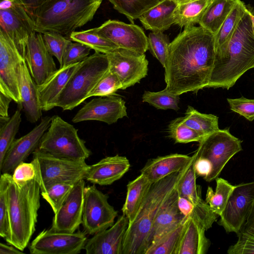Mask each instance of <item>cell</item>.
Here are the masks:
<instances>
[{
  "label": "cell",
  "instance_id": "obj_47",
  "mask_svg": "<svg viewBox=\"0 0 254 254\" xmlns=\"http://www.w3.org/2000/svg\"><path fill=\"white\" fill-rule=\"evenodd\" d=\"M238 236V241L229 247L227 254H254V225L244 228Z\"/></svg>",
  "mask_w": 254,
  "mask_h": 254
},
{
  "label": "cell",
  "instance_id": "obj_44",
  "mask_svg": "<svg viewBox=\"0 0 254 254\" xmlns=\"http://www.w3.org/2000/svg\"><path fill=\"white\" fill-rule=\"evenodd\" d=\"M74 184L57 183L50 186L45 191L41 192L43 198L50 205L54 214L61 207Z\"/></svg>",
  "mask_w": 254,
  "mask_h": 254
},
{
  "label": "cell",
  "instance_id": "obj_1",
  "mask_svg": "<svg viewBox=\"0 0 254 254\" xmlns=\"http://www.w3.org/2000/svg\"><path fill=\"white\" fill-rule=\"evenodd\" d=\"M215 55L213 34L200 26L185 27L170 45L164 67L165 89L180 95L207 88Z\"/></svg>",
  "mask_w": 254,
  "mask_h": 254
},
{
  "label": "cell",
  "instance_id": "obj_45",
  "mask_svg": "<svg viewBox=\"0 0 254 254\" xmlns=\"http://www.w3.org/2000/svg\"><path fill=\"white\" fill-rule=\"evenodd\" d=\"M122 88L119 77L109 69L91 91L88 98L115 95L116 91Z\"/></svg>",
  "mask_w": 254,
  "mask_h": 254
},
{
  "label": "cell",
  "instance_id": "obj_18",
  "mask_svg": "<svg viewBox=\"0 0 254 254\" xmlns=\"http://www.w3.org/2000/svg\"><path fill=\"white\" fill-rule=\"evenodd\" d=\"M25 61L37 86L45 82L58 69L41 33L34 32L30 36L26 47Z\"/></svg>",
  "mask_w": 254,
  "mask_h": 254
},
{
  "label": "cell",
  "instance_id": "obj_22",
  "mask_svg": "<svg viewBox=\"0 0 254 254\" xmlns=\"http://www.w3.org/2000/svg\"><path fill=\"white\" fill-rule=\"evenodd\" d=\"M176 187L177 185L157 212L147 240V249L187 219L178 207L179 195Z\"/></svg>",
  "mask_w": 254,
  "mask_h": 254
},
{
  "label": "cell",
  "instance_id": "obj_23",
  "mask_svg": "<svg viewBox=\"0 0 254 254\" xmlns=\"http://www.w3.org/2000/svg\"><path fill=\"white\" fill-rule=\"evenodd\" d=\"M129 167V160L125 156L107 157L90 166L85 179L94 185H110L120 179Z\"/></svg>",
  "mask_w": 254,
  "mask_h": 254
},
{
  "label": "cell",
  "instance_id": "obj_10",
  "mask_svg": "<svg viewBox=\"0 0 254 254\" xmlns=\"http://www.w3.org/2000/svg\"><path fill=\"white\" fill-rule=\"evenodd\" d=\"M108 199L94 184L85 187L81 224L86 234L94 235L114 224L118 211Z\"/></svg>",
  "mask_w": 254,
  "mask_h": 254
},
{
  "label": "cell",
  "instance_id": "obj_50",
  "mask_svg": "<svg viewBox=\"0 0 254 254\" xmlns=\"http://www.w3.org/2000/svg\"><path fill=\"white\" fill-rule=\"evenodd\" d=\"M36 174L35 167L32 161L22 162L15 168L12 177L17 184L22 185L34 179Z\"/></svg>",
  "mask_w": 254,
  "mask_h": 254
},
{
  "label": "cell",
  "instance_id": "obj_40",
  "mask_svg": "<svg viewBox=\"0 0 254 254\" xmlns=\"http://www.w3.org/2000/svg\"><path fill=\"white\" fill-rule=\"evenodd\" d=\"M142 101L157 109H172L178 111L180 95L172 93L165 88L158 92L145 91L142 96Z\"/></svg>",
  "mask_w": 254,
  "mask_h": 254
},
{
  "label": "cell",
  "instance_id": "obj_25",
  "mask_svg": "<svg viewBox=\"0 0 254 254\" xmlns=\"http://www.w3.org/2000/svg\"><path fill=\"white\" fill-rule=\"evenodd\" d=\"M80 63L60 67L45 82L38 86V98L42 111H48L56 107L58 97Z\"/></svg>",
  "mask_w": 254,
  "mask_h": 254
},
{
  "label": "cell",
  "instance_id": "obj_13",
  "mask_svg": "<svg viewBox=\"0 0 254 254\" xmlns=\"http://www.w3.org/2000/svg\"><path fill=\"white\" fill-rule=\"evenodd\" d=\"M86 234L54 231L50 228L41 231L29 246L32 254H77L84 249Z\"/></svg>",
  "mask_w": 254,
  "mask_h": 254
},
{
  "label": "cell",
  "instance_id": "obj_35",
  "mask_svg": "<svg viewBox=\"0 0 254 254\" xmlns=\"http://www.w3.org/2000/svg\"><path fill=\"white\" fill-rule=\"evenodd\" d=\"M69 39L87 45L95 52L108 54L120 48L116 44L100 36L92 29L81 31H74Z\"/></svg>",
  "mask_w": 254,
  "mask_h": 254
},
{
  "label": "cell",
  "instance_id": "obj_53",
  "mask_svg": "<svg viewBox=\"0 0 254 254\" xmlns=\"http://www.w3.org/2000/svg\"><path fill=\"white\" fill-rule=\"evenodd\" d=\"M21 251L13 246H9L2 243H0V254H23Z\"/></svg>",
  "mask_w": 254,
  "mask_h": 254
},
{
  "label": "cell",
  "instance_id": "obj_56",
  "mask_svg": "<svg viewBox=\"0 0 254 254\" xmlns=\"http://www.w3.org/2000/svg\"><path fill=\"white\" fill-rule=\"evenodd\" d=\"M176 2H177L178 4L180 3H186L187 2H189L190 1L192 0H174Z\"/></svg>",
  "mask_w": 254,
  "mask_h": 254
},
{
  "label": "cell",
  "instance_id": "obj_51",
  "mask_svg": "<svg viewBox=\"0 0 254 254\" xmlns=\"http://www.w3.org/2000/svg\"><path fill=\"white\" fill-rule=\"evenodd\" d=\"M12 99L0 92V118L8 119V108L10 102Z\"/></svg>",
  "mask_w": 254,
  "mask_h": 254
},
{
  "label": "cell",
  "instance_id": "obj_33",
  "mask_svg": "<svg viewBox=\"0 0 254 254\" xmlns=\"http://www.w3.org/2000/svg\"><path fill=\"white\" fill-rule=\"evenodd\" d=\"M183 119L187 126L204 137L219 129L218 117L201 113L190 106H188Z\"/></svg>",
  "mask_w": 254,
  "mask_h": 254
},
{
  "label": "cell",
  "instance_id": "obj_17",
  "mask_svg": "<svg viewBox=\"0 0 254 254\" xmlns=\"http://www.w3.org/2000/svg\"><path fill=\"white\" fill-rule=\"evenodd\" d=\"M52 117L46 116L28 133L15 139L0 164L1 174L13 172L15 168L37 148L44 133L48 129Z\"/></svg>",
  "mask_w": 254,
  "mask_h": 254
},
{
  "label": "cell",
  "instance_id": "obj_9",
  "mask_svg": "<svg viewBox=\"0 0 254 254\" xmlns=\"http://www.w3.org/2000/svg\"><path fill=\"white\" fill-rule=\"evenodd\" d=\"M242 141L233 135L228 128L214 131L205 136L199 142L193 155L207 159L212 166L206 182L218 177L228 162L242 150Z\"/></svg>",
  "mask_w": 254,
  "mask_h": 254
},
{
  "label": "cell",
  "instance_id": "obj_2",
  "mask_svg": "<svg viewBox=\"0 0 254 254\" xmlns=\"http://www.w3.org/2000/svg\"><path fill=\"white\" fill-rule=\"evenodd\" d=\"M254 68V30L247 13L238 25L224 56L215 59L207 88L229 89L247 70Z\"/></svg>",
  "mask_w": 254,
  "mask_h": 254
},
{
  "label": "cell",
  "instance_id": "obj_12",
  "mask_svg": "<svg viewBox=\"0 0 254 254\" xmlns=\"http://www.w3.org/2000/svg\"><path fill=\"white\" fill-rule=\"evenodd\" d=\"M254 201V182L235 186L221 213L218 224L228 232L238 235L249 216Z\"/></svg>",
  "mask_w": 254,
  "mask_h": 254
},
{
  "label": "cell",
  "instance_id": "obj_8",
  "mask_svg": "<svg viewBox=\"0 0 254 254\" xmlns=\"http://www.w3.org/2000/svg\"><path fill=\"white\" fill-rule=\"evenodd\" d=\"M33 160L36 169V179L41 192L57 183L74 184L85 178L89 168L85 161H76L58 158L37 148Z\"/></svg>",
  "mask_w": 254,
  "mask_h": 254
},
{
  "label": "cell",
  "instance_id": "obj_43",
  "mask_svg": "<svg viewBox=\"0 0 254 254\" xmlns=\"http://www.w3.org/2000/svg\"><path fill=\"white\" fill-rule=\"evenodd\" d=\"M147 37L148 50L164 67L171 43L168 36L162 32L152 31Z\"/></svg>",
  "mask_w": 254,
  "mask_h": 254
},
{
  "label": "cell",
  "instance_id": "obj_7",
  "mask_svg": "<svg viewBox=\"0 0 254 254\" xmlns=\"http://www.w3.org/2000/svg\"><path fill=\"white\" fill-rule=\"evenodd\" d=\"M37 148L58 158L76 161H85L91 154L78 130L58 115L52 117Z\"/></svg>",
  "mask_w": 254,
  "mask_h": 254
},
{
  "label": "cell",
  "instance_id": "obj_38",
  "mask_svg": "<svg viewBox=\"0 0 254 254\" xmlns=\"http://www.w3.org/2000/svg\"><path fill=\"white\" fill-rule=\"evenodd\" d=\"M21 114L17 110L9 119H0V164L15 139L21 122Z\"/></svg>",
  "mask_w": 254,
  "mask_h": 254
},
{
  "label": "cell",
  "instance_id": "obj_52",
  "mask_svg": "<svg viewBox=\"0 0 254 254\" xmlns=\"http://www.w3.org/2000/svg\"><path fill=\"white\" fill-rule=\"evenodd\" d=\"M45 0H24L26 8L32 19L37 9Z\"/></svg>",
  "mask_w": 254,
  "mask_h": 254
},
{
  "label": "cell",
  "instance_id": "obj_6",
  "mask_svg": "<svg viewBox=\"0 0 254 254\" xmlns=\"http://www.w3.org/2000/svg\"><path fill=\"white\" fill-rule=\"evenodd\" d=\"M109 69L107 54L95 52L81 62L58 97L55 107L71 110L86 99Z\"/></svg>",
  "mask_w": 254,
  "mask_h": 254
},
{
  "label": "cell",
  "instance_id": "obj_42",
  "mask_svg": "<svg viewBox=\"0 0 254 254\" xmlns=\"http://www.w3.org/2000/svg\"><path fill=\"white\" fill-rule=\"evenodd\" d=\"M7 181L5 173L0 178V235L9 244L11 230L7 198Z\"/></svg>",
  "mask_w": 254,
  "mask_h": 254
},
{
  "label": "cell",
  "instance_id": "obj_3",
  "mask_svg": "<svg viewBox=\"0 0 254 254\" xmlns=\"http://www.w3.org/2000/svg\"><path fill=\"white\" fill-rule=\"evenodd\" d=\"M7 198L11 230L10 245L23 251L35 231L40 207L41 189L36 177L22 185L5 173Z\"/></svg>",
  "mask_w": 254,
  "mask_h": 254
},
{
  "label": "cell",
  "instance_id": "obj_24",
  "mask_svg": "<svg viewBox=\"0 0 254 254\" xmlns=\"http://www.w3.org/2000/svg\"><path fill=\"white\" fill-rule=\"evenodd\" d=\"M193 156L172 154L149 160L141 170V174L152 184L184 169Z\"/></svg>",
  "mask_w": 254,
  "mask_h": 254
},
{
  "label": "cell",
  "instance_id": "obj_5",
  "mask_svg": "<svg viewBox=\"0 0 254 254\" xmlns=\"http://www.w3.org/2000/svg\"><path fill=\"white\" fill-rule=\"evenodd\" d=\"M187 166L152 184L136 217L128 225L122 254H145L147 240L157 212L176 187Z\"/></svg>",
  "mask_w": 254,
  "mask_h": 254
},
{
  "label": "cell",
  "instance_id": "obj_14",
  "mask_svg": "<svg viewBox=\"0 0 254 254\" xmlns=\"http://www.w3.org/2000/svg\"><path fill=\"white\" fill-rule=\"evenodd\" d=\"M107 56L109 69L119 77L123 90L139 83L147 75L148 62L145 54L118 48Z\"/></svg>",
  "mask_w": 254,
  "mask_h": 254
},
{
  "label": "cell",
  "instance_id": "obj_31",
  "mask_svg": "<svg viewBox=\"0 0 254 254\" xmlns=\"http://www.w3.org/2000/svg\"><path fill=\"white\" fill-rule=\"evenodd\" d=\"M236 0H212L198 24L214 35L216 34L233 9Z\"/></svg>",
  "mask_w": 254,
  "mask_h": 254
},
{
  "label": "cell",
  "instance_id": "obj_29",
  "mask_svg": "<svg viewBox=\"0 0 254 254\" xmlns=\"http://www.w3.org/2000/svg\"><path fill=\"white\" fill-rule=\"evenodd\" d=\"M247 10L243 1L236 0L233 9L220 29L214 35L216 51L215 59L221 58L225 54L231 39Z\"/></svg>",
  "mask_w": 254,
  "mask_h": 254
},
{
  "label": "cell",
  "instance_id": "obj_20",
  "mask_svg": "<svg viewBox=\"0 0 254 254\" xmlns=\"http://www.w3.org/2000/svg\"><path fill=\"white\" fill-rule=\"evenodd\" d=\"M0 30L12 41L25 59L26 47L34 32V22L25 7L0 9Z\"/></svg>",
  "mask_w": 254,
  "mask_h": 254
},
{
  "label": "cell",
  "instance_id": "obj_46",
  "mask_svg": "<svg viewBox=\"0 0 254 254\" xmlns=\"http://www.w3.org/2000/svg\"><path fill=\"white\" fill-rule=\"evenodd\" d=\"M42 35L47 49L56 58L61 67L64 53L71 40L56 32H46Z\"/></svg>",
  "mask_w": 254,
  "mask_h": 254
},
{
  "label": "cell",
  "instance_id": "obj_15",
  "mask_svg": "<svg viewBox=\"0 0 254 254\" xmlns=\"http://www.w3.org/2000/svg\"><path fill=\"white\" fill-rule=\"evenodd\" d=\"M100 36L116 44L120 48L140 54L148 50V37L139 26L109 19L101 26L92 28Z\"/></svg>",
  "mask_w": 254,
  "mask_h": 254
},
{
  "label": "cell",
  "instance_id": "obj_39",
  "mask_svg": "<svg viewBox=\"0 0 254 254\" xmlns=\"http://www.w3.org/2000/svg\"><path fill=\"white\" fill-rule=\"evenodd\" d=\"M186 219L151 245L145 254H175Z\"/></svg>",
  "mask_w": 254,
  "mask_h": 254
},
{
  "label": "cell",
  "instance_id": "obj_49",
  "mask_svg": "<svg viewBox=\"0 0 254 254\" xmlns=\"http://www.w3.org/2000/svg\"><path fill=\"white\" fill-rule=\"evenodd\" d=\"M231 110L244 117L250 121L254 120V99L244 97L239 98H227Z\"/></svg>",
  "mask_w": 254,
  "mask_h": 254
},
{
  "label": "cell",
  "instance_id": "obj_27",
  "mask_svg": "<svg viewBox=\"0 0 254 254\" xmlns=\"http://www.w3.org/2000/svg\"><path fill=\"white\" fill-rule=\"evenodd\" d=\"M206 230L191 218H187L175 254H205L210 242L205 235Z\"/></svg>",
  "mask_w": 254,
  "mask_h": 254
},
{
  "label": "cell",
  "instance_id": "obj_34",
  "mask_svg": "<svg viewBox=\"0 0 254 254\" xmlns=\"http://www.w3.org/2000/svg\"><path fill=\"white\" fill-rule=\"evenodd\" d=\"M215 180V191L211 187H208L205 201L216 214L220 216L235 186L232 185L227 180L218 177Z\"/></svg>",
  "mask_w": 254,
  "mask_h": 254
},
{
  "label": "cell",
  "instance_id": "obj_4",
  "mask_svg": "<svg viewBox=\"0 0 254 254\" xmlns=\"http://www.w3.org/2000/svg\"><path fill=\"white\" fill-rule=\"evenodd\" d=\"M102 0H46L34 17L35 32H56L64 36L91 21Z\"/></svg>",
  "mask_w": 254,
  "mask_h": 254
},
{
  "label": "cell",
  "instance_id": "obj_32",
  "mask_svg": "<svg viewBox=\"0 0 254 254\" xmlns=\"http://www.w3.org/2000/svg\"><path fill=\"white\" fill-rule=\"evenodd\" d=\"M212 0H192L178 4L174 12L175 24L181 27L198 23Z\"/></svg>",
  "mask_w": 254,
  "mask_h": 254
},
{
  "label": "cell",
  "instance_id": "obj_54",
  "mask_svg": "<svg viewBox=\"0 0 254 254\" xmlns=\"http://www.w3.org/2000/svg\"><path fill=\"white\" fill-rule=\"evenodd\" d=\"M252 225H254V201L249 216L243 228Z\"/></svg>",
  "mask_w": 254,
  "mask_h": 254
},
{
  "label": "cell",
  "instance_id": "obj_21",
  "mask_svg": "<svg viewBox=\"0 0 254 254\" xmlns=\"http://www.w3.org/2000/svg\"><path fill=\"white\" fill-rule=\"evenodd\" d=\"M129 224L124 214L109 228L87 239L84 248L87 254H122L124 238Z\"/></svg>",
  "mask_w": 254,
  "mask_h": 254
},
{
  "label": "cell",
  "instance_id": "obj_26",
  "mask_svg": "<svg viewBox=\"0 0 254 254\" xmlns=\"http://www.w3.org/2000/svg\"><path fill=\"white\" fill-rule=\"evenodd\" d=\"M18 80L21 98L20 106L27 120L35 123L42 117V110L38 98V86L30 74L25 61L20 65Z\"/></svg>",
  "mask_w": 254,
  "mask_h": 254
},
{
  "label": "cell",
  "instance_id": "obj_28",
  "mask_svg": "<svg viewBox=\"0 0 254 254\" xmlns=\"http://www.w3.org/2000/svg\"><path fill=\"white\" fill-rule=\"evenodd\" d=\"M178 4L174 0H161L138 19L146 29L163 32L175 24L173 14Z\"/></svg>",
  "mask_w": 254,
  "mask_h": 254
},
{
  "label": "cell",
  "instance_id": "obj_19",
  "mask_svg": "<svg viewBox=\"0 0 254 254\" xmlns=\"http://www.w3.org/2000/svg\"><path fill=\"white\" fill-rule=\"evenodd\" d=\"M85 184L84 179L76 183L59 210L55 213L51 229L73 233L82 223Z\"/></svg>",
  "mask_w": 254,
  "mask_h": 254
},
{
  "label": "cell",
  "instance_id": "obj_11",
  "mask_svg": "<svg viewBox=\"0 0 254 254\" xmlns=\"http://www.w3.org/2000/svg\"><path fill=\"white\" fill-rule=\"evenodd\" d=\"M25 61L12 41L0 30V92L20 105L18 74Z\"/></svg>",
  "mask_w": 254,
  "mask_h": 254
},
{
  "label": "cell",
  "instance_id": "obj_30",
  "mask_svg": "<svg viewBox=\"0 0 254 254\" xmlns=\"http://www.w3.org/2000/svg\"><path fill=\"white\" fill-rule=\"evenodd\" d=\"M151 185L141 174L127 185V196L122 211L128 219V225L136 217Z\"/></svg>",
  "mask_w": 254,
  "mask_h": 254
},
{
  "label": "cell",
  "instance_id": "obj_37",
  "mask_svg": "<svg viewBox=\"0 0 254 254\" xmlns=\"http://www.w3.org/2000/svg\"><path fill=\"white\" fill-rule=\"evenodd\" d=\"M114 9L125 15L132 23L161 0H108Z\"/></svg>",
  "mask_w": 254,
  "mask_h": 254
},
{
  "label": "cell",
  "instance_id": "obj_55",
  "mask_svg": "<svg viewBox=\"0 0 254 254\" xmlns=\"http://www.w3.org/2000/svg\"><path fill=\"white\" fill-rule=\"evenodd\" d=\"M248 13L250 16L252 24V26L254 30V14L248 10Z\"/></svg>",
  "mask_w": 254,
  "mask_h": 254
},
{
  "label": "cell",
  "instance_id": "obj_48",
  "mask_svg": "<svg viewBox=\"0 0 254 254\" xmlns=\"http://www.w3.org/2000/svg\"><path fill=\"white\" fill-rule=\"evenodd\" d=\"M91 50L85 44L71 41L64 53L62 66L82 62L89 57Z\"/></svg>",
  "mask_w": 254,
  "mask_h": 254
},
{
  "label": "cell",
  "instance_id": "obj_36",
  "mask_svg": "<svg viewBox=\"0 0 254 254\" xmlns=\"http://www.w3.org/2000/svg\"><path fill=\"white\" fill-rule=\"evenodd\" d=\"M193 157L186 168L176 188L179 196L185 197L193 204H196L203 200L201 197L200 187L197 186L196 184V175L193 168Z\"/></svg>",
  "mask_w": 254,
  "mask_h": 254
},
{
  "label": "cell",
  "instance_id": "obj_16",
  "mask_svg": "<svg viewBox=\"0 0 254 254\" xmlns=\"http://www.w3.org/2000/svg\"><path fill=\"white\" fill-rule=\"evenodd\" d=\"M125 104L122 98L115 95L95 98L76 113L72 122L97 121L111 125L127 116Z\"/></svg>",
  "mask_w": 254,
  "mask_h": 254
},
{
  "label": "cell",
  "instance_id": "obj_41",
  "mask_svg": "<svg viewBox=\"0 0 254 254\" xmlns=\"http://www.w3.org/2000/svg\"><path fill=\"white\" fill-rule=\"evenodd\" d=\"M168 131L170 136L176 143H187L194 141L199 142L204 138L198 132L184 123L183 117L172 121L168 126Z\"/></svg>",
  "mask_w": 254,
  "mask_h": 254
}]
</instances>
